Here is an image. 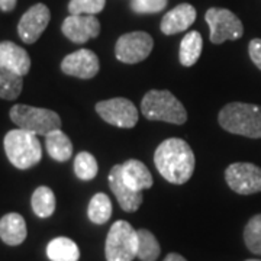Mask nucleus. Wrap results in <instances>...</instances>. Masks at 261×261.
Masks as SVG:
<instances>
[{
	"mask_svg": "<svg viewBox=\"0 0 261 261\" xmlns=\"http://www.w3.org/2000/svg\"><path fill=\"white\" fill-rule=\"evenodd\" d=\"M141 112L149 121H161L183 125L187 112L183 103L168 90H151L144 96Z\"/></svg>",
	"mask_w": 261,
	"mask_h": 261,
	"instance_id": "nucleus-4",
	"label": "nucleus"
},
{
	"mask_svg": "<svg viewBox=\"0 0 261 261\" xmlns=\"http://www.w3.org/2000/svg\"><path fill=\"white\" fill-rule=\"evenodd\" d=\"M61 31L71 42L84 44L92 38L99 37L100 22L94 15H70L64 19Z\"/></svg>",
	"mask_w": 261,
	"mask_h": 261,
	"instance_id": "nucleus-12",
	"label": "nucleus"
},
{
	"mask_svg": "<svg viewBox=\"0 0 261 261\" xmlns=\"http://www.w3.org/2000/svg\"><path fill=\"white\" fill-rule=\"evenodd\" d=\"M45 145L49 157L60 163H64L73 155V144L61 129H54L47 134Z\"/></svg>",
	"mask_w": 261,
	"mask_h": 261,
	"instance_id": "nucleus-19",
	"label": "nucleus"
},
{
	"mask_svg": "<svg viewBox=\"0 0 261 261\" xmlns=\"http://www.w3.org/2000/svg\"><path fill=\"white\" fill-rule=\"evenodd\" d=\"M122 178L135 192H142L154 185L147 166L138 160H128L122 164Z\"/></svg>",
	"mask_w": 261,
	"mask_h": 261,
	"instance_id": "nucleus-18",
	"label": "nucleus"
},
{
	"mask_svg": "<svg viewBox=\"0 0 261 261\" xmlns=\"http://www.w3.org/2000/svg\"><path fill=\"white\" fill-rule=\"evenodd\" d=\"M138 233V252L137 257L141 261H157L160 257V244L154 233L148 229H137Z\"/></svg>",
	"mask_w": 261,
	"mask_h": 261,
	"instance_id": "nucleus-25",
	"label": "nucleus"
},
{
	"mask_svg": "<svg viewBox=\"0 0 261 261\" xmlns=\"http://www.w3.org/2000/svg\"><path fill=\"white\" fill-rule=\"evenodd\" d=\"M196 20V9L189 5L183 3L178 5L164 15L161 20V32L166 35H174L190 28Z\"/></svg>",
	"mask_w": 261,
	"mask_h": 261,
	"instance_id": "nucleus-15",
	"label": "nucleus"
},
{
	"mask_svg": "<svg viewBox=\"0 0 261 261\" xmlns=\"http://www.w3.org/2000/svg\"><path fill=\"white\" fill-rule=\"evenodd\" d=\"M138 252V233L126 221H116L111 226L105 244L106 261H132Z\"/></svg>",
	"mask_w": 261,
	"mask_h": 261,
	"instance_id": "nucleus-6",
	"label": "nucleus"
},
{
	"mask_svg": "<svg viewBox=\"0 0 261 261\" xmlns=\"http://www.w3.org/2000/svg\"><path fill=\"white\" fill-rule=\"evenodd\" d=\"M0 64L19 75H27L31 70V57L15 42H0Z\"/></svg>",
	"mask_w": 261,
	"mask_h": 261,
	"instance_id": "nucleus-16",
	"label": "nucleus"
},
{
	"mask_svg": "<svg viewBox=\"0 0 261 261\" xmlns=\"http://www.w3.org/2000/svg\"><path fill=\"white\" fill-rule=\"evenodd\" d=\"M154 163L159 173L171 185H185L195 171V154L185 140L168 138L154 152Z\"/></svg>",
	"mask_w": 261,
	"mask_h": 261,
	"instance_id": "nucleus-1",
	"label": "nucleus"
},
{
	"mask_svg": "<svg viewBox=\"0 0 261 261\" xmlns=\"http://www.w3.org/2000/svg\"><path fill=\"white\" fill-rule=\"evenodd\" d=\"M99 58L90 49H79L65 57L61 63V71L67 75L89 80L99 73Z\"/></svg>",
	"mask_w": 261,
	"mask_h": 261,
	"instance_id": "nucleus-13",
	"label": "nucleus"
},
{
	"mask_svg": "<svg viewBox=\"0 0 261 261\" xmlns=\"http://www.w3.org/2000/svg\"><path fill=\"white\" fill-rule=\"evenodd\" d=\"M225 130L247 138H261V106L232 102L224 106L218 116Z\"/></svg>",
	"mask_w": 261,
	"mask_h": 261,
	"instance_id": "nucleus-2",
	"label": "nucleus"
},
{
	"mask_svg": "<svg viewBox=\"0 0 261 261\" xmlns=\"http://www.w3.org/2000/svg\"><path fill=\"white\" fill-rule=\"evenodd\" d=\"M28 229L22 215L12 212L0 219V240L6 245L16 247L27 240Z\"/></svg>",
	"mask_w": 261,
	"mask_h": 261,
	"instance_id": "nucleus-17",
	"label": "nucleus"
},
{
	"mask_svg": "<svg viewBox=\"0 0 261 261\" xmlns=\"http://www.w3.org/2000/svg\"><path fill=\"white\" fill-rule=\"evenodd\" d=\"M205 19L211 28V34H209L211 42L214 44L235 41L243 37V22L231 10L211 8L206 12Z\"/></svg>",
	"mask_w": 261,
	"mask_h": 261,
	"instance_id": "nucleus-7",
	"label": "nucleus"
},
{
	"mask_svg": "<svg viewBox=\"0 0 261 261\" xmlns=\"http://www.w3.org/2000/svg\"><path fill=\"white\" fill-rule=\"evenodd\" d=\"M106 0H70V15H97L102 12Z\"/></svg>",
	"mask_w": 261,
	"mask_h": 261,
	"instance_id": "nucleus-28",
	"label": "nucleus"
},
{
	"mask_svg": "<svg viewBox=\"0 0 261 261\" xmlns=\"http://www.w3.org/2000/svg\"><path fill=\"white\" fill-rule=\"evenodd\" d=\"M31 203H32V211L38 218H49L56 212V195L47 186H39L35 189Z\"/></svg>",
	"mask_w": 261,
	"mask_h": 261,
	"instance_id": "nucleus-22",
	"label": "nucleus"
},
{
	"mask_svg": "<svg viewBox=\"0 0 261 261\" xmlns=\"http://www.w3.org/2000/svg\"><path fill=\"white\" fill-rule=\"evenodd\" d=\"M10 119L20 129L32 132L35 135H47L51 130L61 129L60 115L51 109L34 108L28 105H15L9 112Z\"/></svg>",
	"mask_w": 261,
	"mask_h": 261,
	"instance_id": "nucleus-5",
	"label": "nucleus"
},
{
	"mask_svg": "<svg viewBox=\"0 0 261 261\" xmlns=\"http://www.w3.org/2000/svg\"><path fill=\"white\" fill-rule=\"evenodd\" d=\"M23 87V77L0 64V99H16Z\"/></svg>",
	"mask_w": 261,
	"mask_h": 261,
	"instance_id": "nucleus-23",
	"label": "nucleus"
},
{
	"mask_svg": "<svg viewBox=\"0 0 261 261\" xmlns=\"http://www.w3.org/2000/svg\"><path fill=\"white\" fill-rule=\"evenodd\" d=\"M164 261H187L183 255H180L177 252H170L167 257L164 258Z\"/></svg>",
	"mask_w": 261,
	"mask_h": 261,
	"instance_id": "nucleus-32",
	"label": "nucleus"
},
{
	"mask_svg": "<svg viewBox=\"0 0 261 261\" xmlns=\"http://www.w3.org/2000/svg\"><path fill=\"white\" fill-rule=\"evenodd\" d=\"M99 166L93 155L87 151H82L74 159V173L77 177L83 181L93 180L97 176Z\"/></svg>",
	"mask_w": 261,
	"mask_h": 261,
	"instance_id": "nucleus-26",
	"label": "nucleus"
},
{
	"mask_svg": "<svg viewBox=\"0 0 261 261\" xmlns=\"http://www.w3.org/2000/svg\"><path fill=\"white\" fill-rule=\"evenodd\" d=\"M248 53H250V58L254 64L257 65L261 70V39L260 38H255L252 39L248 45Z\"/></svg>",
	"mask_w": 261,
	"mask_h": 261,
	"instance_id": "nucleus-30",
	"label": "nucleus"
},
{
	"mask_svg": "<svg viewBox=\"0 0 261 261\" xmlns=\"http://www.w3.org/2000/svg\"><path fill=\"white\" fill-rule=\"evenodd\" d=\"M152 48H154L152 37L147 32L135 31L122 35L116 41L115 56L121 63L137 64L144 61L151 54Z\"/></svg>",
	"mask_w": 261,
	"mask_h": 261,
	"instance_id": "nucleus-8",
	"label": "nucleus"
},
{
	"mask_svg": "<svg viewBox=\"0 0 261 261\" xmlns=\"http://www.w3.org/2000/svg\"><path fill=\"white\" fill-rule=\"evenodd\" d=\"M87 215L93 224H106L112 216V203H111L109 196L105 195V193H96L89 203Z\"/></svg>",
	"mask_w": 261,
	"mask_h": 261,
	"instance_id": "nucleus-24",
	"label": "nucleus"
},
{
	"mask_svg": "<svg viewBox=\"0 0 261 261\" xmlns=\"http://www.w3.org/2000/svg\"><path fill=\"white\" fill-rule=\"evenodd\" d=\"M96 112L103 121L118 128H134L138 122V109L129 99L113 97L96 105Z\"/></svg>",
	"mask_w": 261,
	"mask_h": 261,
	"instance_id": "nucleus-10",
	"label": "nucleus"
},
{
	"mask_svg": "<svg viewBox=\"0 0 261 261\" xmlns=\"http://www.w3.org/2000/svg\"><path fill=\"white\" fill-rule=\"evenodd\" d=\"M245 261H261V260H245Z\"/></svg>",
	"mask_w": 261,
	"mask_h": 261,
	"instance_id": "nucleus-33",
	"label": "nucleus"
},
{
	"mask_svg": "<svg viewBox=\"0 0 261 261\" xmlns=\"http://www.w3.org/2000/svg\"><path fill=\"white\" fill-rule=\"evenodd\" d=\"M225 180L238 195L261 192V168L251 163H233L225 170Z\"/></svg>",
	"mask_w": 261,
	"mask_h": 261,
	"instance_id": "nucleus-9",
	"label": "nucleus"
},
{
	"mask_svg": "<svg viewBox=\"0 0 261 261\" xmlns=\"http://www.w3.org/2000/svg\"><path fill=\"white\" fill-rule=\"evenodd\" d=\"M168 0H130V8L137 13H157L167 6Z\"/></svg>",
	"mask_w": 261,
	"mask_h": 261,
	"instance_id": "nucleus-29",
	"label": "nucleus"
},
{
	"mask_svg": "<svg viewBox=\"0 0 261 261\" xmlns=\"http://www.w3.org/2000/svg\"><path fill=\"white\" fill-rule=\"evenodd\" d=\"M109 187L113 192L118 203L125 212H135L142 203V192L132 190L122 178V164H116L109 171Z\"/></svg>",
	"mask_w": 261,
	"mask_h": 261,
	"instance_id": "nucleus-14",
	"label": "nucleus"
},
{
	"mask_svg": "<svg viewBox=\"0 0 261 261\" xmlns=\"http://www.w3.org/2000/svg\"><path fill=\"white\" fill-rule=\"evenodd\" d=\"M3 147L8 160L19 170L34 167L42 159V147L37 135L20 128L5 135Z\"/></svg>",
	"mask_w": 261,
	"mask_h": 261,
	"instance_id": "nucleus-3",
	"label": "nucleus"
},
{
	"mask_svg": "<svg viewBox=\"0 0 261 261\" xmlns=\"http://www.w3.org/2000/svg\"><path fill=\"white\" fill-rule=\"evenodd\" d=\"M244 241L250 251L261 255V214L252 216L245 225Z\"/></svg>",
	"mask_w": 261,
	"mask_h": 261,
	"instance_id": "nucleus-27",
	"label": "nucleus"
},
{
	"mask_svg": "<svg viewBox=\"0 0 261 261\" xmlns=\"http://www.w3.org/2000/svg\"><path fill=\"white\" fill-rule=\"evenodd\" d=\"M18 0H0V10L3 12H10L15 9Z\"/></svg>",
	"mask_w": 261,
	"mask_h": 261,
	"instance_id": "nucleus-31",
	"label": "nucleus"
},
{
	"mask_svg": "<svg viewBox=\"0 0 261 261\" xmlns=\"http://www.w3.org/2000/svg\"><path fill=\"white\" fill-rule=\"evenodd\" d=\"M47 255L51 261H79L80 250L73 240L58 237L47 245Z\"/></svg>",
	"mask_w": 261,
	"mask_h": 261,
	"instance_id": "nucleus-20",
	"label": "nucleus"
},
{
	"mask_svg": "<svg viewBox=\"0 0 261 261\" xmlns=\"http://www.w3.org/2000/svg\"><path fill=\"white\" fill-rule=\"evenodd\" d=\"M202 47H203L202 35L197 31H190L186 37L181 39V44H180L178 60H180L181 65L192 67L193 64H196V61L202 54Z\"/></svg>",
	"mask_w": 261,
	"mask_h": 261,
	"instance_id": "nucleus-21",
	"label": "nucleus"
},
{
	"mask_svg": "<svg viewBox=\"0 0 261 261\" xmlns=\"http://www.w3.org/2000/svg\"><path fill=\"white\" fill-rule=\"evenodd\" d=\"M51 19V12L44 3H37L29 8L20 18L18 25V34L25 44L37 42L42 32L47 29Z\"/></svg>",
	"mask_w": 261,
	"mask_h": 261,
	"instance_id": "nucleus-11",
	"label": "nucleus"
}]
</instances>
